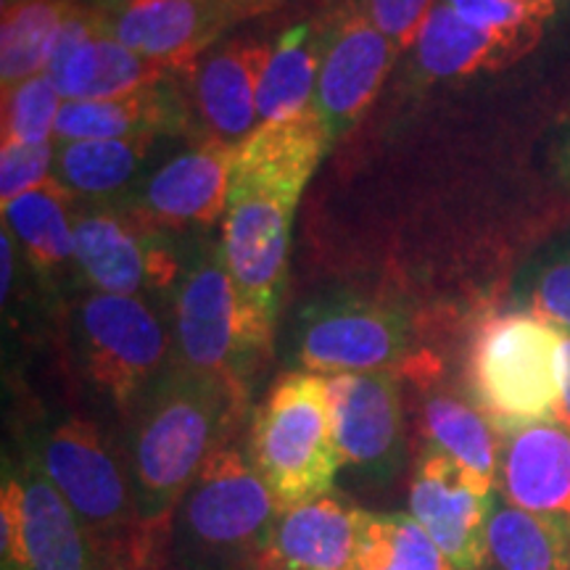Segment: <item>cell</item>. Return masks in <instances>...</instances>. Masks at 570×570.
<instances>
[{
  "label": "cell",
  "mask_w": 570,
  "mask_h": 570,
  "mask_svg": "<svg viewBox=\"0 0 570 570\" xmlns=\"http://www.w3.org/2000/svg\"><path fill=\"white\" fill-rule=\"evenodd\" d=\"M246 410L238 389L173 362L127 417L119 446L140 515L164 547L183 494L206 460L233 444Z\"/></svg>",
  "instance_id": "1"
},
{
  "label": "cell",
  "mask_w": 570,
  "mask_h": 570,
  "mask_svg": "<svg viewBox=\"0 0 570 570\" xmlns=\"http://www.w3.org/2000/svg\"><path fill=\"white\" fill-rule=\"evenodd\" d=\"M24 452L67 499L101 570H167V547L140 515L122 446L96 420L46 417Z\"/></svg>",
  "instance_id": "2"
},
{
  "label": "cell",
  "mask_w": 570,
  "mask_h": 570,
  "mask_svg": "<svg viewBox=\"0 0 570 570\" xmlns=\"http://www.w3.org/2000/svg\"><path fill=\"white\" fill-rule=\"evenodd\" d=\"M277 515L275 497L233 441L206 460L177 504L167 570H256Z\"/></svg>",
  "instance_id": "3"
},
{
  "label": "cell",
  "mask_w": 570,
  "mask_h": 570,
  "mask_svg": "<svg viewBox=\"0 0 570 570\" xmlns=\"http://www.w3.org/2000/svg\"><path fill=\"white\" fill-rule=\"evenodd\" d=\"M246 452L281 510L331 494L341 452L327 377L304 370L277 377L254 410Z\"/></svg>",
  "instance_id": "4"
},
{
  "label": "cell",
  "mask_w": 570,
  "mask_h": 570,
  "mask_svg": "<svg viewBox=\"0 0 570 570\" xmlns=\"http://www.w3.org/2000/svg\"><path fill=\"white\" fill-rule=\"evenodd\" d=\"M77 381L119 423L173 365V331L142 296L88 294L71 320Z\"/></svg>",
  "instance_id": "5"
},
{
  "label": "cell",
  "mask_w": 570,
  "mask_h": 570,
  "mask_svg": "<svg viewBox=\"0 0 570 570\" xmlns=\"http://www.w3.org/2000/svg\"><path fill=\"white\" fill-rule=\"evenodd\" d=\"M562 331L533 312H504L479 325L465 360L468 394L502 433L554 420Z\"/></svg>",
  "instance_id": "6"
},
{
  "label": "cell",
  "mask_w": 570,
  "mask_h": 570,
  "mask_svg": "<svg viewBox=\"0 0 570 570\" xmlns=\"http://www.w3.org/2000/svg\"><path fill=\"white\" fill-rule=\"evenodd\" d=\"M298 198L262 185L233 183L223 219V254L244 344L269 360L285 281L291 223Z\"/></svg>",
  "instance_id": "7"
},
{
  "label": "cell",
  "mask_w": 570,
  "mask_h": 570,
  "mask_svg": "<svg viewBox=\"0 0 570 570\" xmlns=\"http://www.w3.org/2000/svg\"><path fill=\"white\" fill-rule=\"evenodd\" d=\"M420 354L415 331L402 306L377 296L327 294L304 304L291 331L296 370L317 375H404Z\"/></svg>",
  "instance_id": "8"
},
{
  "label": "cell",
  "mask_w": 570,
  "mask_h": 570,
  "mask_svg": "<svg viewBox=\"0 0 570 570\" xmlns=\"http://www.w3.org/2000/svg\"><path fill=\"white\" fill-rule=\"evenodd\" d=\"M173 362L190 373L214 377L240 394L265 362L244 344L235 323V294L223 246L204 244L185 259L173 294Z\"/></svg>",
  "instance_id": "9"
},
{
  "label": "cell",
  "mask_w": 570,
  "mask_h": 570,
  "mask_svg": "<svg viewBox=\"0 0 570 570\" xmlns=\"http://www.w3.org/2000/svg\"><path fill=\"white\" fill-rule=\"evenodd\" d=\"M336 420L341 473L365 494H389L412 473L407 412L396 373L327 377Z\"/></svg>",
  "instance_id": "10"
},
{
  "label": "cell",
  "mask_w": 570,
  "mask_h": 570,
  "mask_svg": "<svg viewBox=\"0 0 570 570\" xmlns=\"http://www.w3.org/2000/svg\"><path fill=\"white\" fill-rule=\"evenodd\" d=\"M0 570H101L67 499L27 452L3 465Z\"/></svg>",
  "instance_id": "11"
},
{
  "label": "cell",
  "mask_w": 570,
  "mask_h": 570,
  "mask_svg": "<svg viewBox=\"0 0 570 570\" xmlns=\"http://www.w3.org/2000/svg\"><path fill=\"white\" fill-rule=\"evenodd\" d=\"M383 512L341 494L281 510L256 570H383Z\"/></svg>",
  "instance_id": "12"
},
{
  "label": "cell",
  "mask_w": 570,
  "mask_h": 570,
  "mask_svg": "<svg viewBox=\"0 0 570 570\" xmlns=\"http://www.w3.org/2000/svg\"><path fill=\"white\" fill-rule=\"evenodd\" d=\"M233 156L235 148L194 140L159 167L148 169L117 209L154 233L209 227L225 219Z\"/></svg>",
  "instance_id": "13"
},
{
  "label": "cell",
  "mask_w": 570,
  "mask_h": 570,
  "mask_svg": "<svg viewBox=\"0 0 570 570\" xmlns=\"http://www.w3.org/2000/svg\"><path fill=\"white\" fill-rule=\"evenodd\" d=\"M281 0H117L106 11L109 30L142 59L180 71L235 21Z\"/></svg>",
  "instance_id": "14"
},
{
  "label": "cell",
  "mask_w": 570,
  "mask_h": 570,
  "mask_svg": "<svg viewBox=\"0 0 570 570\" xmlns=\"http://www.w3.org/2000/svg\"><path fill=\"white\" fill-rule=\"evenodd\" d=\"M494 494V487L475 479L449 454L433 446L417 449L407 487L410 515L436 541L454 570H483Z\"/></svg>",
  "instance_id": "15"
},
{
  "label": "cell",
  "mask_w": 570,
  "mask_h": 570,
  "mask_svg": "<svg viewBox=\"0 0 570 570\" xmlns=\"http://www.w3.org/2000/svg\"><path fill=\"white\" fill-rule=\"evenodd\" d=\"M75 259L98 294L142 296L175 291L185 259L161 233L132 223L117 206L77 214Z\"/></svg>",
  "instance_id": "16"
},
{
  "label": "cell",
  "mask_w": 570,
  "mask_h": 570,
  "mask_svg": "<svg viewBox=\"0 0 570 570\" xmlns=\"http://www.w3.org/2000/svg\"><path fill=\"white\" fill-rule=\"evenodd\" d=\"M173 75L175 69L142 59L114 38L104 9L77 0L63 19L48 67V77L67 101L119 98L159 85Z\"/></svg>",
  "instance_id": "17"
},
{
  "label": "cell",
  "mask_w": 570,
  "mask_h": 570,
  "mask_svg": "<svg viewBox=\"0 0 570 570\" xmlns=\"http://www.w3.org/2000/svg\"><path fill=\"white\" fill-rule=\"evenodd\" d=\"M269 51L265 42L230 40L183 69L198 140L238 148L259 127L256 92Z\"/></svg>",
  "instance_id": "18"
},
{
  "label": "cell",
  "mask_w": 570,
  "mask_h": 570,
  "mask_svg": "<svg viewBox=\"0 0 570 570\" xmlns=\"http://www.w3.org/2000/svg\"><path fill=\"white\" fill-rule=\"evenodd\" d=\"M396 51V42L377 30L360 9L344 13L327 30L315 109L331 142L360 122L386 80Z\"/></svg>",
  "instance_id": "19"
},
{
  "label": "cell",
  "mask_w": 570,
  "mask_h": 570,
  "mask_svg": "<svg viewBox=\"0 0 570 570\" xmlns=\"http://www.w3.org/2000/svg\"><path fill=\"white\" fill-rule=\"evenodd\" d=\"M499 494L570 537V428L541 420L502 433Z\"/></svg>",
  "instance_id": "20"
},
{
  "label": "cell",
  "mask_w": 570,
  "mask_h": 570,
  "mask_svg": "<svg viewBox=\"0 0 570 570\" xmlns=\"http://www.w3.org/2000/svg\"><path fill=\"white\" fill-rule=\"evenodd\" d=\"M180 71L169 80L104 101H63L56 140H125V138H180L196 135L194 111L180 88ZM198 140V138H196Z\"/></svg>",
  "instance_id": "21"
},
{
  "label": "cell",
  "mask_w": 570,
  "mask_h": 570,
  "mask_svg": "<svg viewBox=\"0 0 570 570\" xmlns=\"http://www.w3.org/2000/svg\"><path fill=\"white\" fill-rule=\"evenodd\" d=\"M327 146L331 135L315 106L281 122H262L235 148L233 183L262 185L302 198Z\"/></svg>",
  "instance_id": "22"
},
{
  "label": "cell",
  "mask_w": 570,
  "mask_h": 570,
  "mask_svg": "<svg viewBox=\"0 0 570 570\" xmlns=\"http://www.w3.org/2000/svg\"><path fill=\"white\" fill-rule=\"evenodd\" d=\"M161 140L154 135L125 140L59 142L53 159V180L71 202L122 204L148 173V161Z\"/></svg>",
  "instance_id": "23"
},
{
  "label": "cell",
  "mask_w": 570,
  "mask_h": 570,
  "mask_svg": "<svg viewBox=\"0 0 570 570\" xmlns=\"http://www.w3.org/2000/svg\"><path fill=\"white\" fill-rule=\"evenodd\" d=\"M415 386L420 391L417 425L423 446L439 449L479 481L497 487L502 436L494 423L483 415L473 399L444 389L439 377Z\"/></svg>",
  "instance_id": "24"
},
{
  "label": "cell",
  "mask_w": 570,
  "mask_h": 570,
  "mask_svg": "<svg viewBox=\"0 0 570 570\" xmlns=\"http://www.w3.org/2000/svg\"><path fill=\"white\" fill-rule=\"evenodd\" d=\"M412 46H415L420 75L431 80H454V77H473L479 71L499 69L520 59L531 48L520 40L473 27L449 9L444 0L433 3V9L428 11Z\"/></svg>",
  "instance_id": "25"
},
{
  "label": "cell",
  "mask_w": 570,
  "mask_h": 570,
  "mask_svg": "<svg viewBox=\"0 0 570 570\" xmlns=\"http://www.w3.org/2000/svg\"><path fill=\"white\" fill-rule=\"evenodd\" d=\"M325 42L327 30L317 21H302L281 35L277 46L269 51L256 92L262 122H281L315 106Z\"/></svg>",
  "instance_id": "26"
},
{
  "label": "cell",
  "mask_w": 570,
  "mask_h": 570,
  "mask_svg": "<svg viewBox=\"0 0 570 570\" xmlns=\"http://www.w3.org/2000/svg\"><path fill=\"white\" fill-rule=\"evenodd\" d=\"M3 223L38 273L51 277L75 259L71 196L53 177L40 188L27 190L6 204Z\"/></svg>",
  "instance_id": "27"
},
{
  "label": "cell",
  "mask_w": 570,
  "mask_h": 570,
  "mask_svg": "<svg viewBox=\"0 0 570 570\" xmlns=\"http://www.w3.org/2000/svg\"><path fill=\"white\" fill-rule=\"evenodd\" d=\"M483 570H570V537L497 491L487 523Z\"/></svg>",
  "instance_id": "28"
},
{
  "label": "cell",
  "mask_w": 570,
  "mask_h": 570,
  "mask_svg": "<svg viewBox=\"0 0 570 570\" xmlns=\"http://www.w3.org/2000/svg\"><path fill=\"white\" fill-rule=\"evenodd\" d=\"M75 0H11L0 21V77L3 90L48 75L63 19Z\"/></svg>",
  "instance_id": "29"
},
{
  "label": "cell",
  "mask_w": 570,
  "mask_h": 570,
  "mask_svg": "<svg viewBox=\"0 0 570 570\" xmlns=\"http://www.w3.org/2000/svg\"><path fill=\"white\" fill-rule=\"evenodd\" d=\"M61 106V92L48 75L3 90V142L46 146L56 135Z\"/></svg>",
  "instance_id": "30"
},
{
  "label": "cell",
  "mask_w": 570,
  "mask_h": 570,
  "mask_svg": "<svg viewBox=\"0 0 570 570\" xmlns=\"http://www.w3.org/2000/svg\"><path fill=\"white\" fill-rule=\"evenodd\" d=\"M520 296L533 315L570 333V244L550 248L525 269Z\"/></svg>",
  "instance_id": "31"
},
{
  "label": "cell",
  "mask_w": 570,
  "mask_h": 570,
  "mask_svg": "<svg viewBox=\"0 0 570 570\" xmlns=\"http://www.w3.org/2000/svg\"><path fill=\"white\" fill-rule=\"evenodd\" d=\"M444 3L473 27L520 40L525 46H533L541 38L544 21L552 17L550 11L525 6L520 0H444Z\"/></svg>",
  "instance_id": "32"
},
{
  "label": "cell",
  "mask_w": 570,
  "mask_h": 570,
  "mask_svg": "<svg viewBox=\"0 0 570 570\" xmlns=\"http://www.w3.org/2000/svg\"><path fill=\"white\" fill-rule=\"evenodd\" d=\"M383 570H454L452 562L410 512H383Z\"/></svg>",
  "instance_id": "33"
},
{
  "label": "cell",
  "mask_w": 570,
  "mask_h": 570,
  "mask_svg": "<svg viewBox=\"0 0 570 570\" xmlns=\"http://www.w3.org/2000/svg\"><path fill=\"white\" fill-rule=\"evenodd\" d=\"M53 159L56 148L51 142H46V146L3 142V148H0V202L3 206L51 180Z\"/></svg>",
  "instance_id": "34"
},
{
  "label": "cell",
  "mask_w": 570,
  "mask_h": 570,
  "mask_svg": "<svg viewBox=\"0 0 570 570\" xmlns=\"http://www.w3.org/2000/svg\"><path fill=\"white\" fill-rule=\"evenodd\" d=\"M356 9L394 40L396 48H407L415 42L433 0H356Z\"/></svg>",
  "instance_id": "35"
},
{
  "label": "cell",
  "mask_w": 570,
  "mask_h": 570,
  "mask_svg": "<svg viewBox=\"0 0 570 570\" xmlns=\"http://www.w3.org/2000/svg\"><path fill=\"white\" fill-rule=\"evenodd\" d=\"M554 420L570 428V333H562V352H560V399Z\"/></svg>",
  "instance_id": "36"
},
{
  "label": "cell",
  "mask_w": 570,
  "mask_h": 570,
  "mask_svg": "<svg viewBox=\"0 0 570 570\" xmlns=\"http://www.w3.org/2000/svg\"><path fill=\"white\" fill-rule=\"evenodd\" d=\"M558 173H560V180L570 185V132L566 135V140H562V148L558 156Z\"/></svg>",
  "instance_id": "37"
},
{
  "label": "cell",
  "mask_w": 570,
  "mask_h": 570,
  "mask_svg": "<svg viewBox=\"0 0 570 570\" xmlns=\"http://www.w3.org/2000/svg\"><path fill=\"white\" fill-rule=\"evenodd\" d=\"M520 3L525 6H537V9H544V11H554V6H558V0H520Z\"/></svg>",
  "instance_id": "38"
}]
</instances>
